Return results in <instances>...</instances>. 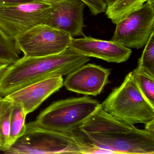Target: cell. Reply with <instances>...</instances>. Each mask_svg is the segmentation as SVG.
Segmentation results:
<instances>
[{
	"mask_svg": "<svg viewBox=\"0 0 154 154\" xmlns=\"http://www.w3.org/2000/svg\"><path fill=\"white\" fill-rule=\"evenodd\" d=\"M73 134L96 149L98 153H154V133L124 122L101 107Z\"/></svg>",
	"mask_w": 154,
	"mask_h": 154,
	"instance_id": "1",
	"label": "cell"
},
{
	"mask_svg": "<svg viewBox=\"0 0 154 154\" xmlns=\"http://www.w3.org/2000/svg\"><path fill=\"white\" fill-rule=\"evenodd\" d=\"M90 60L69 47L51 55L24 56L9 65L0 75V95L5 97L35 83L69 74Z\"/></svg>",
	"mask_w": 154,
	"mask_h": 154,
	"instance_id": "2",
	"label": "cell"
},
{
	"mask_svg": "<svg viewBox=\"0 0 154 154\" xmlns=\"http://www.w3.org/2000/svg\"><path fill=\"white\" fill-rule=\"evenodd\" d=\"M4 153L80 154H95L98 151L75 134L47 129L32 122L26 124L24 134Z\"/></svg>",
	"mask_w": 154,
	"mask_h": 154,
	"instance_id": "3",
	"label": "cell"
},
{
	"mask_svg": "<svg viewBox=\"0 0 154 154\" xmlns=\"http://www.w3.org/2000/svg\"><path fill=\"white\" fill-rule=\"evenodd\" d=\"M101 106L120 120L132 125L143 123L145 129L154 133V105L141 93L131 72L119 86L113 89Z\"/></svg>",
	"mask_w": 154,
	"mask_h": 154,
	"instance_id": "4",
	"label": "cell"
},
{
	"mask_svg": "<svg viewBox=\"0 0 154 154\" xmlns=\"http://www.w3.org/2000/svg\"><path fill=\"white\" fill-rule=\"evenodd\" d=\"M101 107L97 100L88 96L61 100L41 112L34 122L44 128L73 134Z\"/></svg>",
	"mask_w": 154,
	"mask_h": 154,
	"instance_id": "5",
	"label": "cell"
},
{
	"mask_svg": "<svg viewBox=\"0 0 154 154\" xmlns=\"http://www.w3.org/2000/svg\"><path fill=\"white\" fill-rule=\"evenodd\" d=\"M53 5L40 2L0 5V30L9 39L15 40L32 28L47 25Z\"/></svg>",
	"mask_w": 154,
	"mask_h": 154,
	"instance_id": "6",
	"label": "cell"
},
{
	"mask_svg": "<svg viewBox=\"0 0 154 154\" xmlns=\"http://www.w3.org/2000/svg\"><path fill=\"white\" fill-rule=\"evenodd\" d=\"M154 0H149L119 21L111 40L128 48H142L154 32Z\"/></svg>",
	"mask_w": 154,
	"mask_h": 154,
	"instance_id": "7",
	"label": "cell"
},
{
	"mask_svg": "<svg viewBox=\"0 0 154 154\" xmlns=\"http://www.w3.org/2000/svg\"><path fill=\"white\" fill-rule=\"evenodd\" d=\"M72 37L45 24L38 25L16 39L26 57H38L59 54L69 48Z\"/></svg>",
	"mask_w": 154,
	"mask_h": 154,
	"instance_id": "8",
	"label": "cell"
},
{
	"mask_svg": "<svg viewBox=\"0 0 154 154\" xmlns=\"http://www.w3.org/2000/svg\"><path fill=\"white\" fill-rule=\"evenodd\" d=\"M110 69L94 64H84L67 75L63 85L68 91L86 95L100 94L109 83Z\"/></svg>",
	"mask_w": 154,
	"mask_h": 154,
	"instance_id": "9",
	"label": "cell"
},
{
	"mask_svg": "<svg viewBox=\"0 0 154 154\" xmlns=\"http://www.w3.org/2000/svg\"><path fill=\"white\" fill-rule=\"evenodd\" d=\"M69 48L88 57L102 59L109 63H123L131 55V49L110 40H101L85 35L79 38H72Z\"/></svg>",
	"mask_w": 154,
	"mask_h": 154,
	"instance_id": "10",
	"label": "cell"
},
{
	"mask_svg": "<svg viewBox=\"0 0 154 154\" xmlns=\"http://www.w3.org/2000/svg\"><path fill=\"white\" fill-rule=\"evenodd\" d=\"M53 5L47 25L70 34L84 36L83 11L85 5L80 0H63Z\"/></svg>",
	"mask_w": 154,
	"mask_h": 154,
	"instance_id": "11",
	"label": "cell"
},
{
	"mask_svg": "<svg viewBox=\"0 0 154 154\" xmlns=\"http://www.w3.org/2000/svg\"><path fill=\"white\" fill-rule=\"evenodd\" d=\"M63 82V76L48 78L28 85L4 97L14 103L21 104L28 114L62 88Z\"/></svg>",
	"mask_w": 154,
	"mask_h": 154,
	"instance_id": "12",
	"label": "cell"
},
{
	"mask_svg": "<svg viewBox=\"0 0 154 154\" xmlns=\"http://www.w3.org/2000/svg\"><path fill=\"white\" fill-rule=\"evenodd\" d=\"M149 0H115L105 11L108 18L113 24L117 23L127 16L140 8Z\"/></svg>",
	"mask_w": 154,
	"mask_h": 154,
	"instance_id": "13",
	"label": "cell"
},
{
	"mask_svg": "<svg viewBox=\"0 0 154 154\" xmlns=\"http://www.w3.org/2000/svg\"><path fill=\"white\" fill-rule=\"evenodd\" d=\"M13 102L5 97L0 99V150L5 152L11 146L10 118Z\"/></svg>",
	"mask_w": 154,
	"mask_h": 154,
	"instance_id": "14",
	"label": "cell"
},
{
	"mask_svg": "<svg viewBox=\"0 0 154 154\" xmlns=\"http://www.w3.org/2000/svg\"><path fill=\"white\" fill-rule=\"evenodd\" d=\"M131 72L141 93L151 104L154 105V75L138 66Z\"/></svg>",
	"mask_w": 154,
	"mask_h": 154,
	"instance_id": "15",
	"label": "cell"
},
{
	"mask_svg": "<svg viewBox=\"0 0 154 154\" xmlns=\"http://www.w3.org/2000/svg\"><path fill=\"white\" fill-rule=\"evenodd\" d=\"M27 115L21 104L13 103L10 118L11 146L25 132L26 129L25 120Z\"/></svg>",
	"mask_w": 154,
	"mask_h": 154,
	"instance_id": "16",
	"label": "cell"
},
{
	"mask_svg": "<svg viewBox=\"0 0 154 154\" xmlns=\"http://www.w3.org/2000/svg\"><path fill=\"white\" fill-rule=\"evenodd\" d=\"M21 52L16 41L8 38L0 30V60L11 64L19 59Z\"/></svg>",
	"mask_w": 154,
	"mask_h": 154,
	"instance_id": "17",
	"label": "cell"
},
{
	"mask_svg": "<svg viewBox=\"0 0 154 154\" xmlns=\"http://www.w3.org/2000/svg\"><path fill=\"white\" fill-rule=\"evenodd\" d=\"M138 60V67L154 75V32L151 34Z\"/></svg>",
	"mask_w": 154,
	"mask_h": 154,
	"instance_id": "18",
	"label": "cell"
},
{
	"mask_svg": "<svg viewBox=\"0 0 154 154\" xmlns=\"http://www.w3.org/2000/svg\"><path fill=\"white\" fill-rule=\"evenodd\" d=\"M89 8L91 13L94 16L105 12L107 4L104 0H80Z\"/></svg>",
	"mask_w": 154,
	"mask_h": 154,
	"instance_id": "19",
	"label": "cell"
},
{
	"mask_svg": "<svg viewBox=\"0 0 154 154\" xmlns=\"http://www.w3.org/2000/svg\"><path fill=\"white\" fill-rule=\"evenodd\" d=\"M41 0H0V5H9L27 2H40Z\"/></svg>",
	"mask_w": 154,
	"mask_h": 154,
	"instance_id": "20",
	"label": "cell"
},
{
	"mask_svg": "<svg viewBox=\"0 0 154 154\" xmlns=\"http://www.w3.org/2000/svg\"><path fill=\"white\" fill-rule=\"evenodd\" d=\"M41 1L45 2V3L54 5V4L62 1L63 0H41Z\"/></svg>",
	"mask_w": 154,
	"mask_h": 154,
	"instance_id": "21",
	"label": "cell"
},
{
	"mask_svg": "<svg viewBox=\"0 0 154 154\" xmlns=\"http://www.w3.org/2000/svg\"><path fill=\"white\" fill-rule=\"evenodd\" d=\"M8 66L9 65H7L0 66V75H1L5 71V69L7 68V67H8Z\"/></svg>",
	"mask_w": 154,
	"mask_h": 154,
	"instance_id": "22",
	"label": "cell"
},
{
	"mask_svg": "<svg viewBox=\"0 0 154 154\" xmlns=\"http://www.w3.org/2000/svg\"><path fill=\"white\" fill-rule=\"evenodd\" d=\"M115 0H104L105 3L107 4V7L111 5Z\"/></svg>",
	"mask_w": 154,
	"mask_h": 154,
	"instance_id": "23",
	"label": "cell"
},
{
	"mask_svg": "<svg viewBox=\"0 0 154 154\" xmlns=\"http://www.w3.org/2000/svg\"><path fill=\"white\" fill-rule=\"evenodd\" d=\"M5 65H9V64L8 63H6V62H3V61L0 60V66Z\"/></svg>",
	"mask_w": 154,
	"mask_h": 154,
	"instance_id": "24",
	"label": "cell"
},
{
	"mask_svg": "<svg viewBox=\"0 0 154 154\" xmlns=\"http://www.w3.org/2000/svg\"><path fill=\"white\" fill-rule=\"evenodd\" d=\"M2 98V96L0 95V99H1Z\"/></svg>",
	"mask_w": 154,
	"mask_h": 154,
	"instance_id": "25",
	"label": "cell"
}]
</instances>
